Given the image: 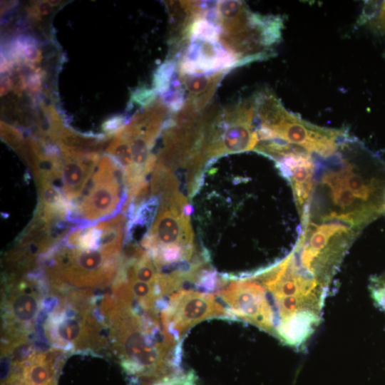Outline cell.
I'll use <instances>...</instances> for the list:
<instances>
[{"label":"cell","mask_w":385,"mask_h":385,"mask_svg":"<svg viewBox=\"0 0 385 385\" xmlns=\"http://www.w3.org/2000/svg\"><path fill=\"white\" fill-rule=\"evenodd\" d=\"M228 72L220 71L200 75L179 73L178 80L187 95L186 100L191 101L199 110L205 111L221 80Z\"/></svg>","instance_id":"obj_12"},{"label":"cell","mask_w":385,"mask_h":385,"mask_svg":"<svg viewBox=\"0 0 385 385\" xmlns=\"http://www.w3.org/2000/svg\"><path fill=\"white\" fill-rule=\"evenodd\" d=\"M369 287L376 307L385 314V273L373 277Z\"/></svg>","instance_id":"obj_14"},{"label":"cell","mask_w":385,"mask_h":385,"mask_svg":"<svg viewBox=\"0 0 385 385\" xmlns=\"http://www.w3.org/2000/svg\"><path fill=\"white\" fill-rule=\"evenodd\" d=\"M19 374L25 385H56V369L51 354H31L20 366Z\"/></svg>","instance_id":"obj_13"},{"label":"cell","mask_w":385,"mask_h":385,"mask_svg":"<svg viewBox=\"0 0 385 385\" xmlns=\"http://www.w3.org/2000/svg\"><path fill=\"white\" fill-rule=\"evenodd\" d=\"M159 205L149 230L141 240V247L150 255L158 270L182 265L190 270L200 262L190 215L192 208L188 197L179 190L159 196ZM185 271V270H184Z\"/></svg>","instance_id":"obj_3"},{"label":"cell","mask_w":385,"mask_h":385,"mask_svg":"<svg viewBox=\"0 0 385 385\" xmlns=\"http://www.w3.org/2000/svg\"><path fill=\"white\" fill-rule=\"evenodd\" d=\"M226 284L217 294L228 306L229 317L246 321L273 334L274 316L261 284L247 274Z\"/></svg>","instance_id":"obj_9"},{"label":"cell","mask_w":385,"mask_h":385,"mask_svg":"<svg viewBox=\"0 0 385 385\" xmlns=\"http://www.w3.org/2000/svg\"><path fill=\"white\" fill-rule=\"evenodd\" d=\"M259 141L274 140L300 147L320 158H328L339 148L343 130L310 123L287 111L270 91L257 92L255 97Z\"/></svg>","instance_id":"obj_4"},{"label":"cell","mask_w":385,"mask_h":385,"mask_svg":"<svg viewBox=\"0 0 385 385\" xmlns=\"http://www.w3.org/2000/svg\"><path fill=\"white\" fill-rule=\"evenodd\" d=\"M272 160L279 173L289 181L297 211L301 215L309 203L314 184L317 163L313 154L292 145Z\"/></svg>","instance_id":"obj_11"},{"label":"cell","mask_w":385,"mask_h":385,"mask_svg":"<svg viewBox=\"0 0 385 385\" xmlns=\"http://www.w3.org/2000/svg\"><path fill=\"white\" fill-rule=\"evenodd\" d=\"M358 230L339 222H302L293 249L302 265L320 281L330 284Z\"/></svg>","instance_id":"obj_5"},{"label":"cell","mask_w":385,"mask_h":385,"mask_svg":"<svg viewBox=\"0 0 385 385\" xmlns=\"http://www.w3.org/2000/svg\"><path fill=\"white\" fill-rule=\"evenodd\" d=\"M81 196L68 219L74 227L109 220L123 209L128 194L123 170L115 160L106 157L101 160Z\"/></svg>","instance_id":"obj_7"},{"label":"cell","mask_w":385,"mask_h":385,"mask_svg":"<svg viewBox=\"0 0 385 385\" xmlns=\"http://www.w3.org/2000/svg\"><path fill=\"white\" fill-rule=\"evenodd\" d=\"M4 307V321L8 333L15 342L24 340L32 330L43 307L44 283L41 273H34L28 279L13 283Z\"/></svg>","instance_id":"obj_10"},{"label":"cell","mask_w":385,"mask_h":385,"mask_svg":"<svg viewBox=\"0 0 385 385\" xmlns=\"http://www.w3.org/2000/svg\"><path fill=\"white\" fill-rule=\"evenodd\" d=\"M207 113L203 143L207 162L226 155L254 150L259 138L253 97Z\"/></svg>","instance_id":"obj_6"},{"label":"cell","mask_w":385,"mask_h":385,"mask_svg":"<svg viewBox=\"0 0 385 385\" xmlns=\"http://www.w3.org/2000/svg\"><path fill=\"white\" fill-rule=\"evenodd\" d=\"M315 160L302 221L339 222L361 232L385 212V162L358 140L346 133L333 155Z\"/></svg>","instance_id":"obj_1"},{"label":"cell","mask_w":385,"mask_h":385,"mask_svg":"<svg viewBox=\"0 0 385 385\" xmlns=\"http://www.w3.org/2000/svg\"><path fill=\"white\" fill-rule=\"evenodd\" d=\"M229 317L212 294L181 289L173 294L161 313L166 337L178 341L193 325L210 318Z\"/></svg>","instance_id":"obj_8"},{"label":"cell","mask_w":385,"mask_h":385,"mask_svg":"<svg viewBox=\"0 0 385 385\" xmlns=\"http://www.w3.org/2000/svg\"><path fill=\"white\" fill-rule=\"evenodd\" d=\"M210 19L218 26L219 42L240 66L267 59L282 38L283 19L253 13L241 1L214 2Z\"/></svg>","instance_id":"obj_2"}]
</instances>
